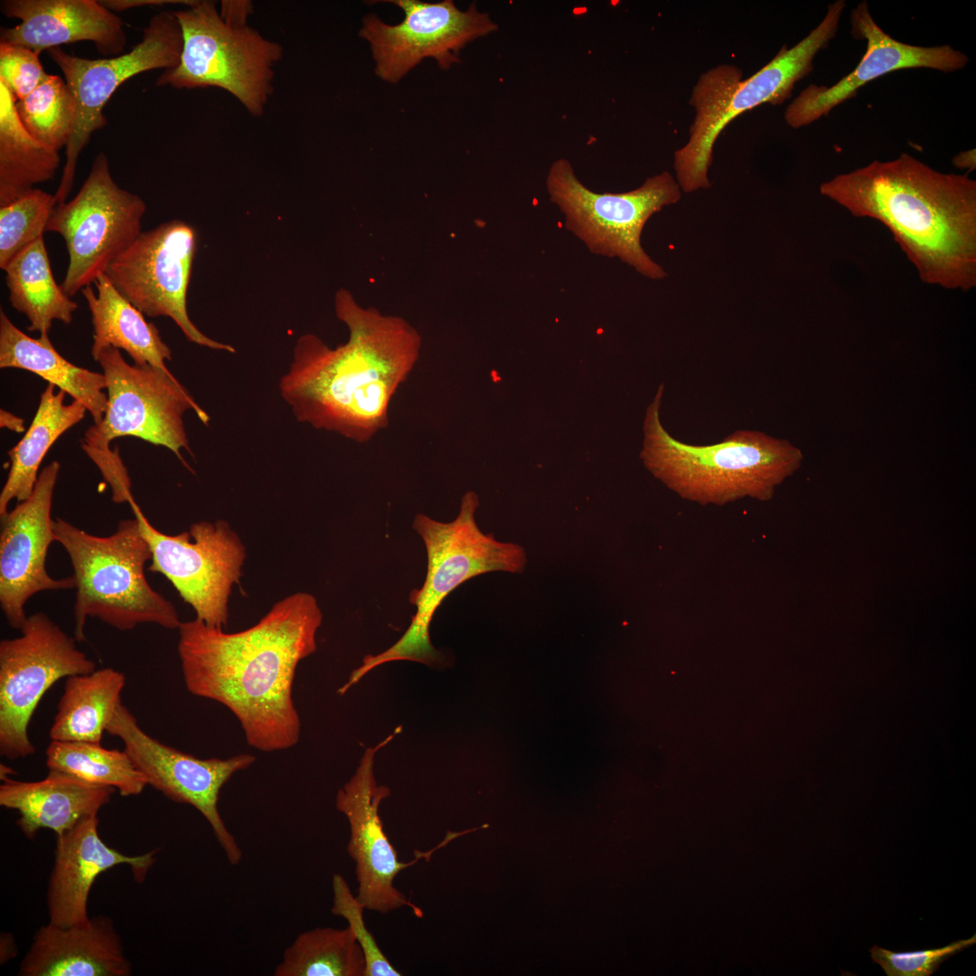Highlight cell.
Masks as SVG:
<instances>
[{
	"mask_svg": "<svg viewBox=\"0 0 976 976\" xmlns=\"http://www.w3.org/2000/svg\"><path fill=\"white\" fill-rule=\"evenodd\" d=\"M387 2L403 10V21L390 25L376 14H368L359 34L370 43L377 76L390 83L398 82L428 57L448 70L460 62L458 55L465 45L498 29L488 13L480 12L475 4L462 11L452 0Z\"/></svg>",
	"mask_w": 976,
	"mask_h": 976,
	"instance_id": "ac0fdd59",
	"label": "cell"
},
{
	"mask_svg": "<svg viewBox=\"0 0 976 976\" xmlns=\"http://www.w3.org/2000/svg\"><path fill=\"white\" fill-rule=\"evenodd\" d=\"M322 621L316 598L297 592L239 632L226 633L198 618L182 622L177 650L185 687L228 708L250 746L288 749L301 732L293 699L296 671L316 651Z\"/></svg>",
	"mask_w": 976,
	"mask_h": 976,
	"instance_id": "6da1fadb",
	"label": "cell"
},
{
	"mask_svg": "<svg viewBox=\"0 0 976 976\" xmlns=\"http://www.w3.org/2000/svg\"><path fill=\"white\" fill-rule=\"evenodd\" d=\"M19 631L0 642V754L11 760L35 753L28 727L50 688L96 670L76 639L43 612L29 615Z\"/></svg>",
	"mask_w": 976,
	"mask_h": 976,
	"instance_id": "7c38bea8",
	"label": "cell"
},
{
	"mask_svg": "<svg viewBox=\"0 0 976 976\" xmlns=\"http://www.w3.org/2000/svg\"><path fill=\"white\" fill-rule=\"evenodd\" d=\"M844 0L830 4L821 22L791 48L785 44L757 72L742 80V70L721 64L703 73L694 85L690 104L695 117L687 143L674 152L676 181L684 192L708 189V171L714 144L727 125L762 104L781 105L793 93L795 83L813 70L819 52L835 38Z\"/></svg>",
	"mask_w": 976,
	"mask_h": 976,
	"instance_id": "52a82bcc",
	"label": "cell"
},
{
	"mask_svg": "<svg viewBox=\"0 0 976 976\" xmlns=\"http://www.w3.org/2000/svg\"><path fill=\"white\" fill-rule=\"evenodd\" d=\"M194 0H104L99 1L106 8L112 12H122L127 9L141 6H157L167 4L191 5Z\"/></svg>",
	"mask_w": 976,
	"mask_h": 976,
	"instance_id": "f35d334b",
	"label": "cell"
},
{
	"mask_svg": "<svg viewBox=\"0 0 976 976\" xmlns=\"http://www.w3.org/2000/svg\"><path fill=\"white\" fill-rule=\"evenodd\" d=\"M661 384L646 409L640 454L645 467L681 498L724 505L743 498L769 501L803 459L788 440L737 430L721 442L693 446L672 437L660 419Z\"/></svg>",
	"mask_w": 976,
	"mask_h": 976,
	"instance_id": "277c9868",
	"label": "cell"
},
{
	"mask_svg": "<svg viewBox=\"0 0 976 976\" xmlns=\"http://www.w3.org/2000/svg\"><path fill=\"white\" fill-rule=\"evenodd\" d=\"M546 188L564 216L565 228L592 253L617 258L651 279L667 276L642 247L641 236L651 216L681 197L671 173L648 177L629 192L598 193L579 181L568 160L559 158L548 171Z\"/></svg>",
	"mask_w": 976,
	"mask_h": 976,
	"instance_id": "30bf717a",
	"label": "cell"
},
{
	"mask_svg": "<svg viewBox=\"0 0 976 976\" xmlns=\"http://www.w3.org/2000/svg\"><path fill=\"white\" fill-rule=\"evenodd\" d=\"M849 22L851 35L867 43L865 53L855 69L835 84H811L802 89L784 111L789 127L800 128L827 116L855 97L861 87L889 72L915 68L953 72L968 64V56L950 45L917 46L892 38L875 22L866 1L851 10Z\"/></svg>",
	"mask_w": 976,
	"mask_h": 976,
	"instance_id": "ffe728a7",
	"label": "cell"
},
{
	"mask_svg": "<svg viewBox=\"0 0 976 976\" xmlns=\"http://www.w3.org/2000/svg\"><path fill=\"white\" fill-rule=\"evenodd\" d=\"M2 780L0 805L19 812L17 825L31 840L41 829L61 836L84 818L98 815L116 791L52 769L40 781Z\"/></svg>",
	"mask_w": 976,
	"mask_h": 976,
	"instance_id": "cb8c5ba5",
	"label": "cell"
},
{
	"mask_svg": "<svg viewBox=\"0 0 976 976\" xmlns=\"http://www.w3.org/2000/svg\"><path fill=\"white\" fill-rule=\"evenodd\" d=\"M332 887L333 897L331 912L347 921L348 927L361 947L366 962L364 976L401 975L383 954L375 937L367 929L363 919L365 908L352 893L345 878L340 874H334Z\"/></svg>",
	"mask_w": 976,
	"mask_h": 976,
	"instance_id": "e575fe53",
	"label": "cell"
},
{
	"mask_svg": "<svg viewBox=\"0 0 976 976\" xmlns=\"http://www.w3.org/2000/svg\"><path fill=\"white\" fill-rule=\"evenodd\" d=\"M107 382L108 406L99 424L89 427L81 448L94 462L112 491V501L131 496V481L118 450L117 437L136 436L171 450L186 466L181 450L192 453L183 415L192 409L208 425L210 417L171 373L152 365L129 364L119 349L107 347L94 358Z\"/></svg>",
	"mask_w": 976,
	"mask_h": 976,
	"instance_id": "ba28073f",
	"label": "cell"
},
{
	"mask_svg": "<svg viewBox=\"0 0 976 976\" xmlns=\"http://www.w3.org/2000/svg\"><path fill=\"white\" fill-rule=\"evenodd\" d=\"M366 962L352 930L316 927L285 950L275 976H364Z\"/></svg>",
	"mask_w": 976,
	"mask_h": 976,
	"instance_id": "4dcf8cb0",
	"label": "cell"
},
{
	"mask_svg": "<svg viewBox=\"0 0 976 976\" xmlns=\"http://www.w3.org/2000/svg\"><path fill=\"white\" fill-rule=\"evenodd\" d=\"M183 50V33L174 11L153 15L141 41L127 53L111 58L86 59L61 47L48 50L51 59L63 73L76 107L75 121L66 145V161L54 194L58 203L70 192L78 158L92 134L107 124L103 108L117 88L128 79L156 69L177 66Z\"/></svg>",
	"mask_w": 976,
	"mask_h": 976,
	"instance_id": "4fadbf2b",
	"label": "cell"
},
{
	"mask_svg": "<svg viewBox=\"0 0 976 976\" xmlns=\"http://www.w3.org/2000/svg\"><path fill=\"white\" fill-rule=\"evenodd\" d=\"M55 541L67 552L76 594L74 638L85 640L88 617L119 630L142 624L178 629L182 621L172 602L155 591L145 575L150 546L138 520H121L112 534L96 536L63 519L53 522Z\"/></svg>",
	"mask_w": 976,
	"mask_h": 976,
	"instance_id": "8992f818",
	"label": "cell"
},
{
	"mask_svg": "<svg viewBox=\"0 0 976 976\" xmlns=\"http://www.w3.org/2000/svg\"><path fill=\"white\" fill-rule=\"evenodd\" d=\"M478 506L477 494L468 491L461 499L458 515L449 522L423 513L415 516L412 528L422 539L427 558L424 584L409 595V602L417 607L416 614L405 633L392 646L363 659L362 665L339 689L340 693H345L370 671L386 662L410 661L430 667L440 666L444 658L431 643L429 627L444 599L463 583L481 574L524 570L527 555L523 548L499 541L492 534L483 532L475 521Z\"/></svg>",
	"mask_w": 976,
	"mask_h": 976,
	"instance_id": "5b68a950",
	"label": "cell"
},
{
	"mask_svg": "<svg viewBox=\"0 0 976 976\" xmlns=\"http://www.w3.org/2000/svg\"><path fill=\"white\" fill-rule=\"evenodd\" d=\"M106 732L122 740L124 750L148 785L175 802L193 806L205 818L230 865L240 862L242 851L220 814L218 802L224 784L234 774L249 767L254 755L202 759L183 753L146 734L122 702Z\"/></svg>",
	"mask_w": 976,
	"mask_h": 976,
	"instance_id": "e0dca14e",
	"label": "cell"
},
{
	"mask_svg": "<svg viewBox=\"0 0 976 976\" xmlns=\"http://www.w3.org/2000/svg\"><path fill=\"white\" fill-rule=\"evenodd\" d=\"M39 55L28 48L0 42V81L16 101L26 98L48 76Z\"/></svg>",
	"mask_w": 976,
	"mask_h": 976,
	"instance_id": "8d00e7d4",
	"label": "cell"
},
{
	"mask_svg": "<svg viewBox=\"0 0 976 976\" xmlns=\"http://www.w3.org/2000/svg\"><path fill=\"white\" fill-rule=\"evenodd\" d=\"M146 205L114 181L99 152L78 193L58 203L46 231L65 240L69 263L61 287L71 297L90 286L141 234Z\"/></svg>",
	"mask_w": 976,
	"mask_h": 976,
	"instance_id": "8fae6325",
	"label": "cell"
},
{
	"mask_svg": "<svg viewBox=\"0 0 976 976\" xmlns=\"http://www.w3.org/2000/svg\"><path fill=\"white\" fill-rule=\"evenodd\" d=\"M48 383L35 416L23 438L7 452L10 467L0 493V515L13 500H26L37 482L39 467L56 440L85 417L86 407L77 400L65 404L66 392Z\"/></svg>",
	"mask_w": 976,
	"mask_h": 976,
	"instance_id": "4316f807",
	"label": "cell"
},
{
	"mask_svg": "<svg viewBox=\"0 0 976 976\" xmlns=\"http://www.w3.org/2000/svg\"><path fill=\"white\" fill-rule=\"evenodd\" d=\"M219 12L226 23L245 26L248 25L249 17L254 13V7L252 2L248 0H223Z\"/></svg>",
	"mask_w": 976,
	"mask_h": 976,
	"instance_id": "74e56055",
	"label": "cell"
},
{
	"mask_svg": "<svg viewBox=\"0 0 976 976\" xmlns=\"http://www.w3.org/2000/svg\"><path fill=\"white\" fill-rule=\"evenodd\" d=\"M60 467L57 461L44 467L32 494L0 515V605L16 630L28 617L25 605L31 596L75 587L72 576L56 579L45 568L49 547L55 541L51 511Z\"/></svg>",
	"mask_w": 976,
	"mask_h": 976,
	"instance_id": "d6986e66",
	"label": "cell"
},
{
	"mask_svg": "<svg viewBox=\"0 0 976 976\" xmlns=\"http://www.w3.org/2000/svg\"><path fill=\"white\" fill-rule=\"evenodd\" d=\"M98 815L81 820L72 829L57 836L54 862L48 889L50 922L70 926L86 922L88 897L96 878L121 864L129 865L135 880L143 882L154 865L156 850L127 856L108 847L99 834Z\"/></svg>",
	"mask_w": 976,
	"mask_h": 976,
	"instance_id": "44dd1931",
	"label": "cell"
},
{
	"mask_svg": "<svg viewBox=\"0 0 976 976\" xmlns=\"http://www.w3.org/2000/svg\"><path fill=\"white\" fill-rule=\"evenodd\" d=\"M15 102L0 81V206L52 180L61 162L59 151L39 142L25 129Z\"/></svg>",
	"mask_w": 976,
	"mask_h": 976,
	"instance_id": "f546056e",
	"label": "cell"
},
{
	"mask_svg": "<svg viewBox=\"0 0 976 976\" xmlns=\"http://www.w3.org/2000/svg\"><path fill=\"white\" fill-rule=\"evenodd\" d=\"M196 246L193 227L181 220L168 221L142 231L105 274L144 314L169 317L190 342L233 353L231 345L206 336L189 317L187 290Z\"/></svg>",
	"mask_w": 976,
	"mask_h": 976,
	"instance_id": "9a60e30c",
	"label": "cell"
},
{
	"mask_svg": "<svg viewBox=\"0 0 976 976\" xmlns=\"http://www.w3.org/2000/svg\"><path fill=\"white\" fill-rule=\"evenodd\" d=\"M152 552L148 570L164 576L196 618L223 629L231 588L239 583L246 549L224 521H201L189 531L168 535L154 527L135 500L129 502Z\"/></svg>",
	"mask_w": 976,
	"mask_h": 976,
	"instance_id": "5bb4252c",
	"label": "cell"
},
{
	"mask_svg": "<svg viewBox=\"0 0 976 976\" xmlns=\"http://www.w3.org/2000/svg\"><path fill=\"white\" fill-rule=\"evenodd\" d=\"M4 271L10 303L29 320L28 331L48 335L53 320L71 323L79 305L56 283L43 237L19 253Z\"/></svg>",
	"mask_w": 976,
	"mask_h": 976,
	"instance_id": "f1b7e54d",
	"label": "cell"
},
{
	"mask_svg": "<svg viewBox=\"0 0 976 976\" xmlns=\"http://www.w3.org/2000/svg\"><path fill=\"white\" fill-rule=\"evenodd\" d=\"M0 427L16 433L25 431L23 419L5 409L0 410Z\"/></svg>",
	"mask_w": 976,
	"mask_h": 976,
	"instance_id": "ab89813d",
	"label": "cell"
},
{
	"mask_svg": "<svg viewBox=\"0 0 976 976\" xmlns=\"http://www.w3.org/2000/svg\"><path fill=\"white\" fill-rule=\"evenodd\" d=\"M400 731L401 727H398L384 740L365 750L355 773L338 790L335 806L349 822L347 852L355 863L357 899L368 910L388 914L408 906L416 916L422 917V910L395 887L394 879L406 868L416 864L420 859L430 858L436 849L471 832V829L460 832L448 831L434 849L426 852L418 851L414 860L408 863L399 860L397 850L385 833L379 814L380 804L390 795V789L377 784L373 767L376 753Z\"/></svg>",
	"mask_w": 976,
	"mask_h": 976,
	"instance_id": "2e32d148",
	"label": "cell"
},
{
	"mask_svg": "<svg viewBox=\"0 0 976 976\" xmlns=\"http://www.w3.org/2000/svg\"><path fill=\"white\" fill-rule=\"evenodd\" d=\"M0 9L21 22L1 30L0 42L40 54L64 43L89 41L99 53L120 55L127 43L123 22L96 0H4Z\"/></svg>",
	"mask_w": 976,
	"mask_h": 976,
	"instance_id": "7402d4cb",
	"label": "cell"
},
{
	"mask_svg": "<svg viewBox=\"0 0 976 976\" xmlns=\"http://www.w3.org/2000/svg\"><path fill=\"white\" fill-rule=\"evenodd\" d=\"M953 164L959 169L973 171L976 168L975 149L962 151L953 158Z\"/></svg>",
	"mask_w": 976,
	"mask_h": 976,
	"instance_id": "60d3db41",
	"label": "cell"
},
{
	"mask_svg": "<svg viewBox=\"0 0 976 976\" xmlns=\"http://www.w3.org/2000/svg\"><path fill=\"white\" fill-rule=\"evenodd\" d=\"M820 192L886 226L923 282L976 286V182L968 174H944L903 153L838 174Z\"/></svg>",
	"mask_w": 976,
	"mask_h": 976,
	"instance_id": "3957f363",
	"label": "cell"
},
{
	"mask_svg": "<svg viewBox=\"0 0 976 976\" xmlns=\"http://www.w3.org/2000/svg\"><path fill=\"white\" fill-rule=\"evenodd\" d=\"M174 13L182 28L183 50L177 66L164 70L156 85L220 88L250 115L262 116L274 91L275 67L283 57L282 45L249 24L226 23L212 1L194 0Z\"/></svg>",
	"mask_w": 976,
	"mask_h": 976,
	"instance_id": "9c48e42d",
	"label": "cell"
},
{
	"mask_svg": "<svg viewBox=\"0 0 976 976\" xmlns=\"http://www.w3.org/2000/svg\"><path fill=\"white\" fill-rule=\"evenodd\" d=\"M94 285L97 293L91 286L81 289L93 325V359L104 348L115 347L126 351L135 364L171 372L165 361L172 360V351L157 327L116 289L106 274Z\"/></svg>",
	"mask_w": 976,
	"mask_h": 976,
	"instance_id": "484cf974",
	"label": "cell"
},
{
	"mask_svg": "<svg viewBox=\"0 0 976 976\" xmlns=\"http://www.w3.org/2000/svg\"><path fill=\"white\" fill-rule=\"evenodd\" d=\"M132 966L111 919L89 918L70 926L38 929L22 960L21 976H128Z\"/></svg>",
	"mask_w": 976,
	"mask_h": 976,
	"instance_id": "603a6c76",
	"label": "cell"
},
{
	"mask_svg": "<svg viewBox=\"0 0 976 976\" xmlns=\"http://www.w3.org/2000/svg\"><path fill=\"white\" fill-rule=\"evenodd\" d=\"M0 950H1L0 958H1V963L2 964H3V962L5 963L7 961H9L10 959H13L14 957H15L16 953H17V949H16V945H15L14 940V937H13V935L11 934H5V933L4 934H2V936H1V949Z\"/></svg>",
	"mask_w": 976,
	"mask_h": 976,
	"instance_id": "b9f144b4",
	"label": "cell"
},
{
	"mask_svg": "<svg viewBox=\"0 0 976 976\" xmlns=\"http://www.w3.org/2000/svg\"><path fill=\"white\" fill-rule=\"evenodd\" d=\"M25 129L39 142L60 151L70 137L76 107L70 89L58 75L46 79L26 98L15 102Z\"/></svg>",
	"mask_w": 976,
	"mask_h": 976,
	"instance_id": "d6a6232c",
	"label": "cell"
},
{
	"mask_svg": "<svg viewBox=\"0 0 976 976\" xmlns=\"http://www.w3.org/2000/svg\"><path fill=\"white\" fill-rule=\"evenodd\" d=\"M0 368L31 371L64 390L83 404L94 424H99L108 406L103 373L76 366L52 344L49 334L34 339L22 332L0 309Z\"/></svg>",
	"mask_w": 976,
	"mask_h": 976,
	"instance_id": "d4e9b609",
	"label": "cell"
},
{
	"mask_svg": "<svg viewBox=\"0 0 976 976\" xmlns=\"http://www.w3.org/2000/svg\"><path fill=\"white\" fill-rule=\"evenodd\" d=\"M45 755L48 769L113 787L125 797L138 795L148 785L125 750L107 749L100 743L52 740Z\"/></svg>",
	"mask_w": 976,
	"mask_h": 976,
	"instance_id": "1f68e13d",
	"label": "cell"
},
{
	"mask_svg": "<svg viewBox=\"0 0 976 976\" xmlns=\"http://www.w3.org/2000/svg\"><path fill=\"white\" fill-rule=\"evenodd\" d=\"M125 684L124 673L110 667L66 678L50 728L52 740L100 743Z\"/></svg>",
	"mask_w": 976,
	"mask_h": 976,
	"instance_id": "83f0119b",
	"label": "cell"
},
{
	"mask_svg": "<svg viewBox=\"0 0 976 976\" xmlns=\"http://www.w3.org/2000/svg\"><path fill=\"white\" fill-rule=\"evenodd\" d=\"M976 943V935L927 950L895 952L874 945L869 953L887 976H930L942 962Z\"/></svg>",
	"mask_w": 976,
	"mask_h": 976,
	"instance_id": "d590c367",
	"label": "cell"
},
{
	"mask_svg": "<svg viewBox=\"0 0 976 976\" xmlns=\"http://www.w3.org/2000/svg\"><path fill=\"white\" fill-rule=\"evenodd\" d=\"M57 205L55 196L39 188L0 206V267L42 238Z\"/></svg>",
	"mask_w": 976,
	"mask_h": 976,
	"instance_id": "836d02e7",
	"label": "cell"
},
{
	"mask_svg": "<svg viewBox=\"0 0 976 976\" xmlns=\"http://www.w3.org/2000/svg\"><path fill=\"white\" fill-rule=\"evenodd\" d=\"M349 330L346 343L329 347L300 336L279 392L296 420L365 443L389 425V408L417 363L422 339L405 319L360 305L346 289L334 298Z\"/></svg>",
	"mask_w": 976,
	"mask_h": 976,
	"instance_id": "7a4b0ae2",
	"label": "cell"
}]
</instances>
